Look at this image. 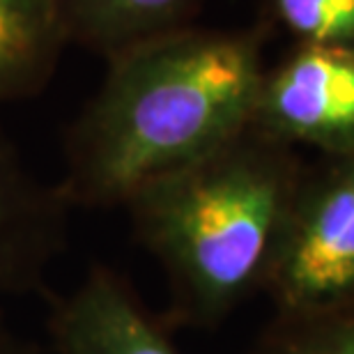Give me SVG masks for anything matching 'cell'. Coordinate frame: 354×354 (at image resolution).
<instances>
[{"instance_id": "obj_1", "label": "cell", "mask_w": 354, "mask_h": 354, "mask_svg": "<svg viewBox=\"0 0 354 354\" xmlns=\"http://www.w3.org/2000/svg\"><path fill=\"white\" fill-rule=\"evenodd\" d=\"M269 26H191L106 60L97 92L65 133L58 182L72 207L113 209L150 177L251 124Z\"/></svg>"}, {"instance_id": "obj_2", "label": "cell", "mask_w": 354, "mask_h": 354, "mask_svg": "<svg viewBox=\"0 0 354 354\" xmlns=\"http://www.w3.org/2000/svg\"><path fill=\"white\" fill-rule=\"evenodd\" d=\"M304 166L295 147L249 124L127 198L133 237L171 288L166 322L216 327L263 290Z\"/></svg>"}, {"instance_id": "obj_3", "label": "cell", "mask_w": 354, "mask_h": 354, "mask_svg": "<svg viewBox=\"0 0 354 354\" xmlns=\"http://www.w3.org/2000/svg\"><path fill=\"white\" fill-rule=\"evenodd\" d=\"M263 290L276 313L354 299V152L304 166Z\"/></svg>"}, {"instance_id": "obj_4", "label": "cell", "mask_w": 354, "mask_h": 354, "mask_svg": "<svg viewBox=\"0 0 354 354\" xmlns=\"http://www.w3.org/2000/svg\"><path fill=\"white\" fill-rule=\"evenodd\" d=\"M251 127L295 150L354 152V46L295 44L265 69Z\"/></svg>"}, {"instance_id": "obj_5", "label": "cell", "mask_w": 354, "mask_h": 354, "mask_svg": "<svg viewBox=\"0 0 354 354\" xmlns=\"http://www.w3.org/2000/svg\"><path fill=\"white\" fill-rule=\"evenodd\" d=\"M46 331L55 354H180L166 317L106 265H92L69 292L48 297Z\"/></svg>"}, {"instance_id": "obj_6", "label": "cell", "mask_w": 354, "mask_h": 354, "mask_svg": "<svg viewBox=\"0 0 354 354\" xmlns=\"http://www.w3.org/2000/svg\"><path fill=\"white\" fill-rule=\"evenodd\" d=\"M72 205L60 184L26 166L0 129V297L46 292V276L69 244Z\"/></svg>"}, {"instance_id": "obj_7", "label": "cell", "mask_w": 354, "mask_h": 354, "mask_svg": "<svg viewBox=\"0 0 354 354\" xmlns=\"http://www.w3.org/2000/svg\"><path fill=\"white\" fill-rule=\"evenodd\" d=\"M205 0H55L67 44L99 58L196 26Z\"/></svg>"}, {"instance_id": "obj_8", "label": "cell", "mask_w": 354, "mask_h": 354, "mask_svg": "<svg viewBox=\"0 0 354 354\" xmlns=\"http://www.w3.org/2000/svg\"><path fill=\"white\" fill-rule=\"evenodd\" d=\"M65 46L55 0H0V104L41 95Z\"/></svg>"}, {"instance_id": "obj_9", "label": "cell", "mask_w": 354, "mask_h": 354, "mask_svg": "<svg viewBox=\"0 0 354 354\" xmlns=\"http://www.w3.org/2000/svg\"><path fill=\"white\" fill-rule=\"evenodd\" d=\"M253 354H354V299L308 313H274Z\"/></svg>"}, {"instance_id": "obj_10", "label": "cell", "mask_w": 354, "mask_h": 354, "mask_svg": "<svg viewBox=\"0 0 354 354\" xmlns=\"http://www.w3.org/2000/svg\"><path fill=\"white\" fill-rule=\"evenodd\" d=\"M295 44L354 46V0H267Z\"/></svg>"}, {"instance_id": "obj_11", "label": "cell", "mask_w": 354, "mask_h": 354, "mask_svg": "<svg viewBox=\"0 0 354 354\" xmlns=\"http://www.w3.org/2000/svg\"><path fill=\"white\" fill-rule=\"evenodd\" d=\"M0 354H37V348L30 341H26L10 327L3 310H0Z\"/></svg>"}]
</instances>
